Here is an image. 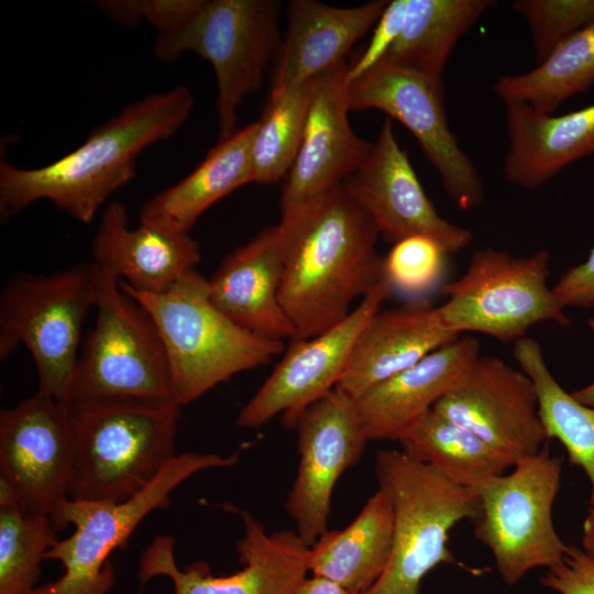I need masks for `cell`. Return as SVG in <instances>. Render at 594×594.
Masks as SVG:
<instances>
[{
  "instance_id": "cell-4",
  "label": "cell",
  "mask_w": 594,
  "mask_h": 594,
  "mask_svg": "<svg viewBox=\"0 0 594 594\" xmlns=\"http://www.w3.org/2000/svg\"><path fill=\"white\" fill-rule=\"evenodd\" d=\"M119 284L154 320L167 355L172 397L180 406L284 350L283 340L252 332L218 309L208 279L197 270L158 294L136 292L121 279Z\"/></svg>"
},
{
  "instance_id": "cell-1",
  "label": "cell",
  "mask_w": 594,
  "mask_h": 594,
  "mask_svg": "<svg viewBox=\"0 0 594 594\" xmlns=\"http://www.w3.org/2000/svg\"><path fill=\"white\" fill-rule=\"evenodd\" d=\"M285 264L279 301L295 334L317 336L351 311L385 277L373 221L343 185L306 202L278 223Z\"/></svg>"
},
{
  "instance_id": "cell-12",
  "label": "cell",
  "mask_w": 594,
  "mask_h": 594,
  "mask_svg": "<svg viewBox=\"0 0 594 594\" xmlns=\"http://www.w3.org/2000/svg\"><path fill=\"white\" fill-rule=\"evenodd\" d=\"M348 100L350 110L375 109L400 122L415 136L455 205L462 210L481 206L483 182L450 130L441 78L382 61L349 80Z\"/></svg>"
},
{
  "instance_id": "cell-20",
  "label": "cell",
  "mask_w": 594,
  "mask_h": 594,
  "mask_svg": "<svg viewBox=\"0 0 594 594\" xmlns=\"http://www.w3.org/2000/svg\"><path fill=\"white\" fill-rule=\"evenodd\" d=\"M92 264L141 293L167 290L201 260L199 243L189 233H177L140 222L129 226L120 201L102 210L91 242Z\"/></svg>"
},
{
  "instance_id": "cell-35",
  "label": "cell",
  "mask_w": 594,
  "mask_h": 594,
  "mask_svg": "<svg viewBox=\"0 0 594 594\" xmlns=\"http://www.w3.org/2000/svg\"><path fill=\"white\" fill-rule=\"evenodd\" d=\"M442 246L427 237H410L393 245L384 273L394 290L419 294L435 286L444 268Z\"/></svg>"
},
{
  "instance_id": "cell-2",
  "label": "cell",
  "mask_w": 594,
  "mask_h": 594,
  "mask_svg": "<svg viewBox=\"0 0 594 594\" xmlns=\"http://www.w3.org/2000/svg\"><path fill=\"white\" fill-rule=\"evenodd\" d=\"M194 102L190 90L177 85L130 103L74 151L47 165L26 169L1 161V218L48 200L73 219L90 222L106 200L135 176L139 155L183 127Z\"/></svg>"
},
{
  "instance_id": "cell-27",
  "label": "cell",
  "mask_w": 594,
  "mask_h": 594,
  "mask_svg": "<svg viewBox=\"0 0 594 594\" xmlns=\"http://www.w3.org/2000/svg\"><path fill=\"white\" fill-rule=\"evenodd\" d=\"M394 507L378 488L345 528L323 532L310 547L309 572L363 594L385 571L393 551Z\"/></svg>"
},
{
  "instance_id": "cell-23",
  "label": "cell",
  "mask_w": 594,
  "mask_h": 594,
  "mask_svg": "<svg viewBox=\"0 0 594 594\" xmlns=\"http://www.w3.org/2000/svg\"><path fill=\"white\" fill-rule=\"evenodd\" d=\"M388 1L342 8L293 0L270 98L345 63L354 43L374 26Z\"/></svg>"
},
{
  "instance_id": "cell-18",
  "label": "cell",
  "mask_w": 594,
  "mask_h": 594,
  "mask_svg": "<svg viewBox=\"0 0 594 594\" xmlns=\"http://www.w3.org/2000/svg\"><path fill=\"white\" fill-rule=\"evenodd\" d=\"M342 185L371 218L378 234L393 245L420 235L453 254L472 241L471 231L438 213L398 143L391 119L383 122L369 155Z\"/></svg>"
},
{
  "instance_id": "cell-25",
  "label": "cell",
  "mask_w": 594,
  "mask_h": 594,
  "mask_svg": "<svg viewBox=\"0 0 594 594\" xmlns=\"http://www.w3.org/2000/svg\"><path fill=\"white\" fill-rule=\"evenodd\" d=\"M508 151L506 180L536 189L568 165L594 154V103L562 114H546L520 102L505 103Z\"/></svg>"
},
{
  "instance_id": "cell-33",
  "label": "cell",
  "mask_w": 594,
  "mask_h": 594,
  "mask_svg": "<svg viewBox=\"0 0 594 594\" xmlns=\"http://www.w3.org/2000/svg\"><path fill=\"white\" fill-rule=\"evenodd\" d=\"M56 531L47 516L29 515L18 505L0 507V594H29L36 587Z\"/></svg>"
},
{
  "instance_id": "cell-29",
  "label": "cell",
  "mask_w": 594,
  "mask_h": 594,
  "mask_svg": "<svg viewBox=\"0 0 594 594\" xmlns=\"http://www.w3.org/2000/svg\"><path fill=\"white\" fill-rule=\"evenodd\" d=\"M398 442L411 459L474 490L513 466L504 454L432 409L415 421Z\"/></svg>"
},
{
  "instance_id": "cell-32",
  "label": "cell",
  "mask_w": 594,
  "mask_h": 594,
  "mask_svg": "<svg viewBox=\"0 0 594 594\" xmlns=\"http://www.w3.org/2000/svg\"><path fill=\"white\" fill-rule=\"evenodd\" d=\"M315 80L268 99L252 142V183L268 185L286 177L302 140Z\"/></svg>"
},
{
  "instance_id": "cell-7",
  "label": "cell",
  "mask_w": 594,
  "mask_h": 594,
  "mask_svg": "<svg viewBox=\"0 0 594 594\" xmlns=\"http://www.w3.org/2000/svg\"><path fill=\"white\" fill-rule=\"evenodd\" d=\"M239 454L186 452L173 461L146 487L127 501L99 503L67 498L52 516L57 530L73 526V534L47 551L45 560L58 561L63 574L34 587L29 594H108L114 584L110 554L123 547L152 512L169 506L172 492L198 472L230 468Z\"/></svg>"
},
{
  "instance_id": "cell-40",
  "label": "cell",
  "mask_w": 594,
  "mask_h": 594,
  "mask_svg": "<svg viewBox=\"0 0 594 594\" xmlns=\"http://www.w3.org/2000/svg\"><path fill=\"white\" fill-rule=\"evenodd\" d=\"M297 594H356L342 585L323 576L307 578L298 588Z\"/></svg>"
},
{
  "instance_id": "cell-17",
  "label": "cell",
  "mask_w": 594,
  "mask_h": 594,
  "mask_svg": "<svg viewBox=\"0 0 594 594\" xmlns=\"http://www.w3.org/2000/svg\"><path fill=\"white\" fill-rule=\"evenodd\" d=\"M432 410L477 436L513 465L548 441L531 380L496 356L479 355Z\"/></svg>"
},
{
  "instance_id": "cell-28",
  "label": "cell",
  "mask_w": 594,
  "mask_h": 594,
  "mask_svg": "<svg viewBox=\"0 0 594 594\" xmlns=\"http://www.w3.org/2000/svg\"><path fill=\"white\" fill-rule=\"evenodd\" d=\"M495 3L494 0H409L399 36L382 61L441 78L457 42Z\"/></svg>"
},
{
  "instance_id": "cell-30",
  "label": "cell",
  "mask_w": 594,
  "mask_h": 594,
  "mask_svg": "<svg viewBox=\"0 0 594 594\" xmlns=\"http://www.w3.org/2000/svg\"><path fill=\"white\" fill-rule=\"evenodd\" d=\"M514 358L535 386L548 440L557 439L570 463L583 470L591 485L590 501L594 499V407L575 399L557 382L537 340L526 336L515 341Z\"/></svg>"
},
{
  "instance_id": "cell-19",
  "label": "cell",
  "mask_w": 594,
  "mask_h": 594,
  "mask_svg": "<svg viewBox=\"0 0 594 594\" xmlns=\"http://www.w3.org/2000/svg\"><path fill=\"white\" fill-rule=\"evenodd\" d=\"M348 67L342 63L316 77L302 140L284 178L282 217L341 186L371 151L349 121Z\"/></svg>"
},
{
  "instance_id": "cell-3",
  "label": "cell",
  "mask_w": 594,
  "mask_h": 594,
  "mask_svg": "<svg viewBox=\"0 0 594 594\" xmlns=\"http://www.w3.org/2000/svg\"><path fill=\"white\" fill-rule=\"evenodd\" d=\"M74 454L67 497L118 503L153 482L177 455L174 399L69 404Z\"/></svg>"
},
{
  "instance_id": "cell-9",
  "label": "cell",
  "mask_w": 594,
  "mask_h": 594,
  "mask_svg": "<svg viewBox=\"0 0 594 594\" xmlns=\"http://www.w3.org/2000/svg\"><path fill=\"white\" fill-rule=\"evenodd\" d=\"M96 321L81 345L69 404L173 399L165 346L150 314L95 264Z\"/></svg>"
},
{
  "instance_id": "cell-26",
  "label": "cell",
  "mask_w": 594,
  "mask_h": 594,
  "mask_svg": "<svg viewBox=\"0 0 594 594\" xmlns=\"http://www.w3.org/2000/svg\"><path fill=\"white\" fill-rule=\"evenodd\" d=\"M255 131L256 121L219 141L188 176L143 205L140 221L170 232L189 233L209 207L252 183Z\"/></svg>"
},
{
  "instance_id": "cell-36",
  "label": "cell",
  "mask_w": 594,
  "mask_h": 594,
  "mask_svg": "<svg viewBox=\"0 0 594 594\" xmlns=\"http://www.w3.org/2000/svg\"><path fill=\"white\" fill-rule=\"evenodd\" d=\"M540 583L559 594H594V557L569 546L563 559L547 569Z\"/></svg>"
},
{
  "instance_id": "cell-14",
  "label": "cell",
  "mask_w": 594,
  "mask_h": 594,
  "mask_svg": "<svg viewBox=\"0 0 594 594\" xmlns=\"http://www.w3.org/2000/svg\"><path fill=\"white\" fill-rule=\"evenodd\" d=\"M74 433L67 404L36 392L0 413V468L18 506L52 516L68 498Z\"/></svg>"
},
{
  "instance_id": "cell-38",
  "label": "cell",
  "mask_w": 594,
  "mask_h": 594,
  "mask_svg": "<svg viewBox=\"0 0 594 594\" xmlns=\"http://www.w3.org/2000/svg\"><path fill=\"white\" fill-rule=\"evenodd\" d=\"M552 290L564 309L568 307L594 308V246L587 258L568 270Z\"/></svg>"
},
{
  "instance_id": "cell-13",
  "label": "cell",
  "mask_w": 594,
  "mask_h": 594,
  "mask_svg": "<svg viewBox=\"0 0 594 594\" xmlns=\"http://www.w3.org/2000/svg\"><path fill=\"white\" fill-rule=\"evenodd\" d=\"M243 524L235 549L243 568L213 576L208 565L195 562L179 569L173 536L154 537L139 564L141 585L155 576L168 578L174 594H297L309 572L310 547L296 530L267 532L249 512L232 508Z\"/></svg>"
},
{
  "instance_id": "cell-11",
  "label": "cell",
  "mask_w": 594,
  "mask_h": 594,
  "mask_svg": "<svg viewBox=\"0 0 594 594\" xmlns=\"http://www.w3.org/2000/svg\"><path fill=\"white\" fill-rule=\"evenodd\" d=\"M549 260L546 250L525 257L493 248L474 251L466 272L442 287V323L458 336L477 332L505 343L526 337L540 322L569 326L565 309L548 285Z\"/></svg>"
},
{
  "instance_id": "cell-16",
  "label": "cell",
  "mask_w": 594,
  "mask_h": 594,
  "mask_svg": "<svg viewBox=\"0 0 594 594\" xmlns=\"http://www.w3.org/2000/svg\"><path fill=\"white\" fill-rule=\"evenodd\" d=\"M299 464L285 509L311 547L327 531L334 486L369 442L355 399L334 387L309 406L295 426Z\"/></svg>"
},
{
  "instance_id": "cell-42",
  "label": "cell",
  "mask_w": 594,
  "mask_h": 594,
  "mask_svg": "<svg viewBox=\"0 0 594 594\" xmlns=\"http://www.w3.org/2000/svg\"><path fill=\"white\" fill-rule=\"evenodd\" d=\"M586 323L590 330L594 333V318H588ZM571 394L579 402L594 407V382Z\"/></svg>"
},
{
  "instance_id": "cell-8",
  "label": "cell",
  "mask_w": 594,
  "mask_h": 594,
  "mask_svg": "<svg viewBox=\"0 0 594 594\" xmlns=\"http://www.w3.org/2000/svg\"><path fill=\"white\" fill-rule=\"evenodd\" d=\"M280 11L277 0H202L186 23L154 43V55L164 63L194 52L212 66L219 141L237 131L239 107L262 86L278 56Z\"/></svg>"
},
{
  "instance_id": "cell-37",
  "label": "cell",
  "mask_w": 594,
  "mask_h": 594,
  "mask_svg": "<svg viewBox=\"0 0 594 594\" xmlns=\"http://www.w3.org/2000/svg\"><path fill=\"white\" fill-rule=\"evenodd\" d=\"M408 1L409 0L388 1L385 10L375 24V29L366 48L356 63L348 67L349 80L363 75L384 58L403 29Z\"/></svg>"
},
{
  "instance_id": "cell-34",
  "label": "cell",
  "mask_w": 594,
  "mask_h": 594,
  "mask_svg": "<svg viewBox=\"0 0 594 594\" xmlns=\"http://www.w3.org/2000/svg\"><path fill=\"white\" fill-rule=\"evenodd\" d=\"M512 7L528 24L537 64L594 22V0H515Z\"/></svg>"
},
{
  "instance_id": "cell-22",
  "label": "cell",
  "mask_w": 594,
  "mask_h": 594,
  "mask_svg": "<svg viewBox=\"0 0 594 594\" xmlns=\"http://www.w3.org/2000/svg\"><path fill=\"white\" fill-rule=\"evenodd\" d=\"M480 355L473 337L457 338L355 399L369 441L400 436L465 376Z\"/></svg>"
},
{
  "instance_id": "cell-15",
  "label": "cell",
  "mask_w": 594,
  "mask_h": 594,
  "mask_svg": "<svg viewBox=\"0 0 594 594\" xmlns=\"http://www.w3.org/2000/svg\"><path fill=\"white\" fill-rule=\"evenodd\" d=\"M394 289L386 277L332 328L307 339L292 340L272 374L243 406L242 428H258L282 415L294 427L300 415L332 391L349 363L356 339Z\"/></svg>"
},
{
  "instance_id": "cell-31",
  "label": "cell",
  "mask_w": 594,
  "mask_h": 594,
  "mask_svg": "<svg viewBox=\"0 0 594 594\" xmlns=\"http://www.w3.org/2000/svg\"><path fill=\"white\" fill-rule=\"evenodd\" d=\"M594 84V22L579 30L537 66L522 74L501 76L494 92L504 101L553 112L569 98Z\"/></svg>"
},
{
  "instance_id": "cell-24",
  "label": "cell",
  "mask_w": 594,
  "mask_h": 594,
  "mask_svg": "<svg viewBox=\"0 0 594 594\" xmlns=\"http://www.w3.org/2000/svg\"><path fill=\"white\" fill-rule=\"evenodd\" d=\"M457 338L444 327L438 306L429 299L378 310L356 339L336 387L356 399Z\"/></svg>"
},
{
  "instance_id": "cell-39",
  "label": "cell",
  "mask_w": 594,
  "mask_h": 594,
  "mask_svg": "<svg viewBox=\"0 0 594 594\" xmlns=\"http://www.w3.org/2000/svg\"><path fill=\"white\" fill-rule=\"evenodd\" d=\"M202 0H141V15L165 35L179 29L201 6Z\"/></svg>"
},
{
  "instance_id": "cell-10",
  "label": "cell",
  "mask_w": 594,
  "mask_h": 594,
  "mask_svg": "<svg viewBox=\"0 0 594 594\" xmlns=\"http://www.w3.org/2000/svg\"><path fill=\"white\" fill-rule=\"evenodd\" d=\"M561 473V459L542 448L476 488L474 536L488 548L507 585L534 569L553 566L568 550L552 518Z\"/></svg>"
},
{
  "instance_id": "cell-41",
  "label": "cell",
  "mask_w": 594,
  "mask_h": 594,
  "mask_svg": "<svg viewBox=\"0 0 594 594\" xmlns=\"http://www.w3.org/2000/svg\"><path fill=\"white\" fill-rule=\"evenodd\" d=\"M582 549L594 557V499L590 501L587 514L582 524Z\"/></svg>"
},
{
  "instance_id": "cell-21",
  "label": "cell",
  "mask_w": 594,
  "mask_h": 594,
  "mask_svg": "<svg viewBox=\"0 0 594 594\" xmlns=\"http://www.w3.org/2000/svg\"><path fill=\"white\" fill-rule=\"evenodd\" d=\"M285 246L279 224L264 228L224 257L208 279L212 302L241 327L283 340L295 331L279 301Z\"/></svg>"
},
{
  "instance_id": "cell-5",
  "label": "cell",
  "mask_w": 594,
  "mask_h": 594,
  "mask_svg": "<svg viewBox=\"0 0 594 594\" xmlns=\"http://www.w3.org/2000/svg\"><path fill=\"white\" fill-rule=\"evenodd\" d=\"M374 471L394 507V542L385 571L363 594H420L430 571L455 562L449 535L460 521L476 518L477 492L398 450H380Z\"/></svg>"
},
{
  "instance_id": "cell-6",
  "label": "cell",
  "mask_w": 594,
  "mask_h": 594,
  "mask_svg": "<svg viewBox=\"0 0 594 594\" xmlns=\"http://www.w3.org/2000/svg\"><path fill=\"white\" fill-rule=\"evenodd\" d=\"M96 297L92 263L12 277L0 298V360L23 344L35 363L37 391L68 405L82 327Z\"/></svg>"
}]
</instances>
